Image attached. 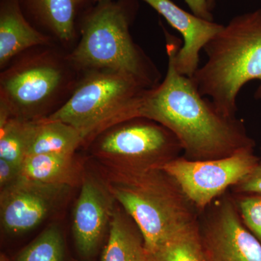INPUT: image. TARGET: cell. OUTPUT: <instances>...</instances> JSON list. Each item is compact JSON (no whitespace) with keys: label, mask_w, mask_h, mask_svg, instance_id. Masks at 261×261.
I'll return each mask as SVG.
<instances>
[{"label":"cell","mask_w":261,"mask_h":261,"mask_svg":"<svg viewBox=\"0 0 261 261\" xmlns=\"http://www.w3.org/2000/svg\"><path fill=\"white\" fill-rule=\"evenodd\" d=\"M84 142L80 132L73 126L63 122L41 118L37 120L27 156L47 153L74 154L75 149Z\"/></svg>","instance_id":"obj_16"},{"label":"cell","mask_w":261,"mask_h":261,"mask_svg":"<svg viewBox=\"0 0 261 261\" xmlns=\"http://www.w3.org/2000/svg\"><path fill=\"white\" fill-rule=\"evenodd\" d=\"M31 23L47 31L63 43L71 42L77 27L94 0H19Z\"/></svg>","instance_id":"obj_13"},{"label":"cell","mask_w":261,"mask_h":261,"mask_svg":"<svg viewBox=\"0 0 261 261\" xmlns=\"http://www.w3.org/2000/svg\"><path fill=\"white\" fill-rule=\"evenodd\" d=\"M166 19L183 38L175 51L174 63L181 74L192 78L199 68L200 53L224 25L196 16L171 0H142Z\"/></svg>","instance_id":"obj_11"},{"label":"cell","mask_w":261,"mask_h":261,"mask_svg":"<svg viewBox=\"0 0 261 261\" xmlns=\"http://www.w3.org/2000/svg\"><path fill=\"white\" fill-rule=\"evenodd\" d=\"M203 50L207 61L191 79L221 114L236 117L238 94L251 81L260 82L261 100V8L233 17Z\"/></svg>","instance_id":"obj_3"},{"label":"cell","mask_w":261,"mask_h":261,"mask_svg":"<svg viewBox=\"0 0 261 261\" xmlns=\"http://www.w3.org/2000/svg\"><path fill=\"white\" fill-rule=\"evenodd\" d=\"M65 245L59 228L44 230L20 252L17 261H63Z\"/></svg>","instance_id":"obj_20"},{"label":"cell","mask_w":261,"mask_h":261,"mask_svg":"<svg viewBox=\"0 0 261 261\" xmlns=\"http://www.w3.org/2000/svg\"><path fill=\"white\" fill-rule=\"evenodd\" d=\"M145 251V261H207L197 223Z\"/></svg>","instance_id":"obj_17"},{"label":"cell","mask_w":261,"mask_h":261,"mask_svg":"<svg viewBox=\"0 0 261 261\" xmlns=\"http://www.w3.org/2000/svg\"><path fill=\"white\" fill-rule=\"evenodd\" d=\"M137 0H102L84 15L81 39L67 56L77 70H108L133 77L145 88L159 86L161 73L132 39Z\"/></svg>","instance_id":"obj_2"},{"label":"cell","mask_w":261,"mask_h":261,"mask_svg":"<svg viewBox=\"0 0 261 261\" xmlns=\"http://www.w3.org/2000/svg\"><path fill=\"white\" fill-rule=\"evenodd\" d=\"M202 240L207 261H261V244L229 201L218 208Z\"/></svg>","instance_id":"obj_10"},{"label":"cell","mask_w":261,"mask_h":261,"mask_svg":"<svg viewBox=\"0 0 261 261\" xmlns=\"http://www.w3.org/2000/svg\"><path fill=\"white\" fill-rule=\"evenodd\" d=\"M216 0H207V5H208L209 8L211 11L214 10L215 5H216Z\"/></svg>","instance_id":"obj_25"},{"label":"cell","mask_w":261,"mask_h":261,"mask_svg":"<svg viewBox=\"0 0 261 261\" xmlns=\"http://www.w3.org/2000/svg\"><path fill=\"white\" fill-rule=\"evenodd\" d=\"M108 192L93 178H84L73 215V231L79 251L89 256L97 248L113 213Z\"/></svg>","instance_id":"obj_12"},{"label":"cell","mask_w":261,"mask_h":261,"mask_svg":"<svg viewBox=\"0 0 261 261\" xmlns=\"http://www.w3.org/2000/svg\"><path fill=\"white\" fill-rule=\"evenodd\" d=\"M37 121L15 117L0 120V159L21 167L32 143Z\"/></svg>","instance_id":"obj_19"},{"label":"cell","mask_w":261,"mask_h":261,"mask_svg":"<svg viewBox=\"0 0 261 261\" xmlns=\"http://www.w3.org/2000/svg\"><path fill=\"white\" fill-rule=\"evenodd\" d=\"M192 13L196 16L214 21V15L207 5V0H185Z\"/></svg>","instance_id":"obj_24"},{"label":"cell","mask_w":261,"mask_h":261,"mask_svg":"<svg viewBox=\"0 0 261 261\" xmlns=\"http://www.w3.org/2000/svg\"><path fill=\"white\" fill-rule=\"evenodd\" d=\"M100 1H102V0H94V2H95V3H98V2H100Z\"/></svg>","instance_id":"obj_27"},{"label":"cell","mask_w":261,"mask_h":261,"mask_svg":"<svg viewBox=\"0 0 261 261\" xmlns=\"http://www.w3.org/2000/svg\"><path fill=\"white\" fill-rule=\"evenodd\" d=\"M75 68L56 51L25 55L0 77V111L10 117L39 120L67 92H73Z\"/></svg>","instance_id":"obj_6"},{"label":"cell","mask_w":261,"mask_h":261,"mask_svg":"<svg viewBox=\"0 0 261 261\" xmlns=\"http://www.w3.org/2000/svg\"><path fill=\"white\" fill-rule=\"evenodd\" d=\"M108 190L135 221L145 250L197 223L196 207L161 168L121 165L110 174Z\"/></svg>","instance_id":"obj_4"},{"label":"cell","mask_w":261,"mask_h":261,"mask_svg":"<svg viewBox=\"0 0 261 261\" xmlns=\"http://www.w3.org/2000/svg\"><path fill=\"white\" fill-rule=\"evenodd\" d=\"M0 261H7L6 258H5V256L2 255L1 259H0Z\"/></svg>","instance_id":"obj_26"},{"label":"cell","mask_w":261,"mask_h":261,"mask_svg":"<svg viewBox=\"0 0 261 261\" xmlns=\"http://www.w3.org/2000/svg\"><path fill=\"white\" fill-rule=\"evenodd\" d=\"M239 207L245 224L261 239V196L242 199Z\"/></svg>","instance_id":"obj_21"},{"label":"cell","mask_w":261,"mask_h":261,"mask_svg":"<svg viewBox=\"0 0 261 261\" xmlns=\"http://www.w3.org/2000/svg\"><path fill=\"white\" fill-rule=\"evenodd\" d=\"M166 39L168 69L159 86L148 89L140 117L163 125L176 136L190 161L224 159L253 148L243 121L221 114L208 98L202 97L191 78L181 74L174 63L181 42L162 27Z\"/></svg>","instance_id":"obj_1"},{"label":"cell","mask_w":261,"mask_h":261,"mask_svg":"<svg viewBox=\"0 0 261 261\" xmlns=\"http://www.w3.org/2000/svg\"><path fill=\"white\" fill-rule=\"evenodd\" d=\"M113 127L102 132L98 152L126 162L125 166L159 168L182 150L176 136L152 120L138 117Z\"/></svg>","instance_id":"obj_8"},{"label":"cell","mask_w":261,"mask_h":261,"mask_svg":"<svg viewBox=\"0 0 261 261\" xmlns=\"http://www.w3.org/2000/svg\"><path fill=\"white\" fill-rule=\"evenodd\" d=\"M21 167L0 159V187L1 190L9 186L20 177Z\"/></svg>","instance_id":"obj_23"},{"label":"cell","mask_w":261,"mask_h":261,"mask_svg":"<svg viewBox=\"0 0 261 261\" xmlns=\"http://www.w3.org/2000/svg\"><path fill=\"white\" fill-rule=\"evenodd\" d=\"M102 261H145L144 243L120 213L113 214Z\"/></svg>","instance_id":"obj_18"},{"label":"cell","mask_w":261,"mask_h":261,"mask_svg":"<svg viewBox=\"0 0 261 261\" xmlns=\"http://www.w3.org/2000/svg\"><path fill=\"white\" fill-rule=\"evenodd\" d=\"M69 97L46 117L79 130L84 141L140 117L145 88L130 75L108 70L86 72Z\"/></svg>","instance_id":"obj_5"},{"label":"cell","mask_w":261,"mask_h":261,"mask_svg":"<svg viewBox=\"0 0 261 261\" xmlns=\"http://www.w3.org/2000/svg\"><path fill=\"white\" fill-rule=\"evenodd\" d=\"M20 176L42 183L72 187L79 179V167L73 154H34L24 160Z\"/></svg>","instance_id":"obj_15"},{"label":"cell","mask_w":261,"mask_h":261,"mask_svg":"<svg viewBox=\"0 0 261 261\" xmlns=\"http://www.w3.org/2000/svg\"><path fill=\"white\" fill-rule=\"evenodd\" d=\"M258 163L253 148H248L230 157L208 161L178 157L159 168L177 182L196 208L203 210L228 187L246 177Z\"/></svg>","instance_id":"obj_7"},{"label":"cell","mask_w":261,"mask_h":261,"mask_svg":"<svg viewBox=\"0 0 261 261\" xmlns=\"http://www.w3.org/2000/svg\"><path fill=\"white\" fill-rule=\"evenodd\" d=\"M51 37L33 27L19 0L0 1V66L33 47L50 44Z\"/></svg>","instance_id":"obj_14"},{"label":"cell","mask_w":261,"mask_h":261,"mask_svg":"<svg viewBox=\"0 0 261 261\" xmlns=\"http://www.w3.org/2000/svg\"><path fill=\"white\" fill-rule=\"evenodd\" d=\"M234 187L238 192L261 195V162L257 163L251 172Z\"/></svg>","instance_id":"obj_22"},{"label":"cell","mask_w":261,"mask_h":261,"mask_svg":"<svg viewBox=\"0 0 261 261\" xmlns=\"http://www.w3.org/2000/svg\"><path fill=\"white\" fill-rule=\"evenodd\" d=\"M71 187L20 177L1 190L0 217L8 233L31 231L53 214L68 197Z\"/></svg>","instance_id":"obj_9"}]
</instances>
